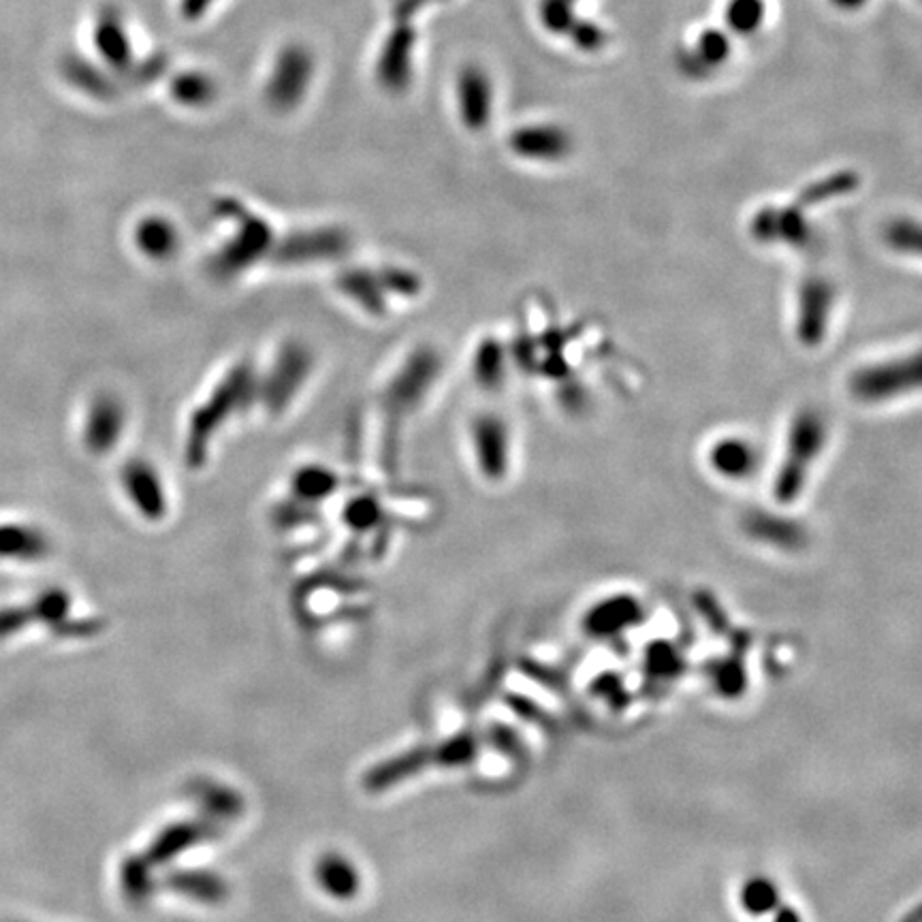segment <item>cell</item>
<instances>
[{
  "label": "cell",
  "instance_id": "cell-20",
  "mask_svg": "<svg viewBox=\"0 0 922 922\" xmlns=\"http://www.w3.org/2000/svg\"><path fill=\"white\" fill-rule=\"evenodd\" d=\"M336 286L346 300H350L359 310L370 316L387 314V293L378 280L376 270L368 268H346L338 273Z\"/></svg>",
  "mask_w": 922,
  "mask_h": 922
},
{
  "label": "cell",
  "instance_id": "cell-29",
  "mask_svg": "<svg viewBox=\"0 0 922 922\" xmlns=\"http://www.w3.org/2000/svg\"><path fill=\"white\" fill-rule=\"evenodd\" d=\"M473 376L482 389H498L507 378V352L498 340L480 341L473 357Z\"/></svg>",
  "mask_w": 922,
  "mask_h": 922
},
{
  "label": "cell",
  "instance_id": "cell-39",
  "mask_svg": "<svg viewBox=\"0 0 922 922\" xmlns=\"http://www.w3.org/2000/svg\"><path fill=\"white\" fill-rule=\"evenodd\" d=\"M571 33H573L575 43L579 47H583V50H589L592 52V50H598V47L605 45V33L598 26L589 24V22H581V24L573 22Z\"/></svg>",
  "mask_w": 922,
  "mask_h": 922
},
{
  "label": "cell",
  "instance_id": "cell-25",
  "mask_svg": "<svg viewBox=\"0 0 922 922\" xmlns=\"http://www.w3.org/2000/svg\"><path fill=\"white\" fill-rule=\"evenodd\" d=\"M170 890L202 903H220L227 899V882L209 871H177L165 882Z\"/></svg>",
  "mask_w": 922,
  "mask_h": 922
},
{
  "label": "cell",
  "instance_id": "cell-28",
  "mask_svg": "<svg viewBox=\"0 0 922 922\" xmlns=\"http://www.w3.org/2000/svg\"><path fill=\"white\" fill-rule=\"evenodd\" d=\"M425 762H427L425 751H410V753L398 756V758H389L366 775L364 784L370 792H382V790L406 780L409 775H414Z\"/></svg>",
  "mask_w": 922,
  "mask_h": 922
},
{
  "label": "cell",
  "instance_id": "cell-18",
  "mask_svg": "<svg viewBox=\"0 0 922 922\" xmlns=\"http://www.w3.org/2000/svg\"><path fill=\"white\" fill-rule=\"evenodd\" d=\"M133 241H135L137 250L148 261L167 263L177 254V250L182 246V236H180L175 223L170 220L167 216L148 214V216L139 218L135 231H133Z\"/></svg>",
  "mask_w": 922,
  "mask_h": 922
},
{
  "label": "cell",
  "instance_id": "cell-6",
  "mask_svg": "<svg viewBox=\"0 0 922 922\" xmlns=\"http://www.w3.org/2000/svg\"><path fill=\"white\" fill-rule=\"evenodd\" d=\"M316 58L304 43H286L265 79V99L273 111L289 113L297 109L314 82Z\"/></svg>",
  "mask_w": 922,
  "mask_h": 922
},
{
  "label": "cell",
  "instance_id": "cell-36",
  "mask_svg": "<svg viewBox=\"0 0 922 922\" xmlns=\"http://www.w3.org/2000/svg\"><path fill=\"white\" fill-rule=\"evenodd\" d=\"M728 54H730V41H728V36L722 33V31L709 29V31L701 34L698 45H696V56L707 67L722 65L728 58Z\"/></svg>",
  "mask_w": 922,
  "mask_h": 922
},
{
  "label": "cell",
  "instance_id": "cell-9",
  "mask_svg": "<svg viewBox=\"0 0 922 922\" xmlns=\"http://www.w3.org/2000/svg\"><path fill=\"white\" fill-rule=\"evenodd\" d=\"M835 302H837V293L828 280L816 275V278H807L801 284L799 295H796L794 329L803 346L814 348L826 338Z\"/></svg>",
  "mask_w": 922,
  "mask_h": 922
},
{
  "label": "cell",
  "instance_id": "cell-21",
  "mask_svg": "<svg viewBox=\"0 0 922 922\" xmlns=\"http://www.w3.org/2000/svg\"><path fill=\"white\" fill-rule=\"evenodd\" d=\"M95 47L102 61L113 68H127L133 61L129 29L113 9H105L95 24Z\"/></svg>",
  "mask_w": 922,
  "mask_h": 922
},
{
  "label": "cell",
  "instance_id": "cell-14",
  "mask_svg": "<svg viewBox=\"0 0 922 922\" xmlns=\"http://www.w3.org/2000/svg\"><path fill=\"white\" fill-rule=\"evenodd\" d=\"M512 152L528 161H541V163H555L568 156L573 148V139L553 124H536V127H523L511 135Z\"/></svg>",
  "mask_w": 922,
  "mask_h": 922
},
{
  "label": "cell",
  "instance_id": "cell-42",
  "mask_svg": "<svg viewBox=\"0 0 922 922\" xmlns=\"http://www.w3.org/2000/svg\"><path fill=\"white\" fill-rule=\"evenodd\" d=\"M831 2L844 11H854V9H860L867 0H831Z\"/></svg>",
  "mask_w": 922,
  "mask_h": 922
},
{
  "label": "cell",
  "instance_id": "cell-22",
  "mask_svg": "<svg viewBox=\"0 0 922 922\" xmlns=\"http://www.w3.org/2000/svg\"><path fill=\"white\" fill-rule=\"evenodd\" d=\"M209 835H214V826L205 820H197V822H180L167 826L156 842L150 846V850L145 853V858L150 865H161L167 863L173 856L197 846L199 842L207 839Z\"/></svg>",
  "mask_w": 922,
  "mask_h": 922
},
{
  "label": "cell",
  "instance_id": "cell-2",
  "mask_svg": "<svg viewBox=\"0 0 922 922\" xmlns=\"http://www.w3.org/2000/svg\"><path fill=\"white\" fill-rule=\"evenodd\" d=\"M828 443V427L818 410H799L785 432L784 455L773 478V498L780 505L796 502L812 478Z\"/></svg>",
  "mask_w": 922,
  "mask_h": 922
},
{
  "label": "cell",
  "instance_id": "cell-38",
  "mask_svg": "<svg viewBox=\"0 0 922 922\" xmlns=\"http://www.w3.org/2000/svg\"><path fill=\"white\" fill-rule=\"evenodd\" d=\"M541 15H543L546 29L553 33L571 31L575 22L573 11H571V0H543Z\"/></svg>",
  "mask_w": 922,
  "mask_h": 922
},
{
  "label": "cell",
  "instance_id": "cell-34",
  "mask_svg": "<svg viewBox=\"0 0 922 922\" xmlns=\"http://www.w3.org/2000/svg\"><path fill=\"white\" fill-rule=\"evenodd\" d=\"M856 184H858V177H856V173H850V171L828 175L826 180L816 182L814 186L805 188V193L801 195V204H818V202L831 199V197L846 195V193L856 188Z\"/></svg>",
  "mask_w": 922,
  "mask_h": 922
},
{
  "label": "cell",
  "instance_id": "cell-13",
  "mask_svg": "<svg viewBox=\"0 0 922 922\" xmlns=\"http://www.w3.org/2000/svg\"><path fill=\"white\" fill-rule=\"evenodd\" d=\"M751 236L764 243L805 246L810 241V225L801 211V205L782 209L764 207L753 216Z\"/></svg>",
  "mask_w": 922,
  "mask_h": 922
},
{
  "label": "cell",
  "instance_id": "cell-26",
  "mask_svg": "<svg viewBox=\"0 0 922 922\" xmlns=\"http://www.w3.org/2000/svg\"><path fill=\"white\" fill-rule=\"evenodd\" d=\"M50 543L43 532L29 525H2L0 528V555L18 560H41L47 555Z\"/></svg>",
  "mask_w": 922,
  "mask_h": 922
},
{
  "label": "cell",
  "instance_id": "cell-15",
  "mask_svg": "<svg viewBox=\"0 0 922 922\" xmlns=\"http://www.w3.org/2000/svg\"><path fill=\"white\" fill-rule=\"evenodd\" d=\"M457 107L470 131H482L491 118V84L485 70L466 67L457 75Z\"/></svg>",
  "mask_w": 922,
  "mask_h": 922
},
{
  "label": "cell",
  "instance_id": "cell-27",
  "mask_svg": "<svg viewBox=\"0 0 922 922\" xmlns=\"http://www.w3.org/2000/svg\"><path fill=\"white\" fill-rule=\"evenodd\" d=\"M170 93L173 101L182 107L204 109L216 99L218 86L204 70H186L173 79Z\"/></svg>",
  "mask_w": 922,
  "mask_h": 922
},
{
  "label": "cell",
  "instance_id": "cell-5",
  "mask_svg": "<svg viewBox=\"0 0 922 922\" xmlns=\"http://www.w3.org/2000/svg\"><path fill=\"white\" fill-rule=\"evenodd\" d=\"M921 359L919 355L892 357L865 364L848 376V395L863 406H885L919 391Z\"/></svg>",
  "mask_w": 922,
  "mask_h": 922
},
{
  "label": "cell",
  "instance_id": "cell-37",
  "mask_svg": "<svg viewBox=\"0 0 922 922\" xmlns=\"http://www.w3.org/2000/svg\"><path fill=\"white\" fill-rule=\"evenodd\" d=\"M885 239L888 246H892L899 252H912L914 257L919 254V225L914 220H892L888 225Z\"/></svg>",
  "mask_w": 922,
  "mask_h": 922
},
{
  "label": "cell",
  "instance_id": "cell-19",
  "mask_svg": "<svg viewBox=\"0 0 922 922\" xmlns=\"http://www.w3.org/2000/svg\"><path fill=\"white\" fill-rule=\"evenodd\" d=\"M707 459L717 477L737 482V480H746L756 473L758 451L746 438L728 436L714 443V446L709 448Z\"/></svg>",
  "mask_w": 922,
  "mask_h": 922
},
{
  "label": "cell",
  "instance_id": "cell-4",
  "mask_svg": "<svg viewBox=\"0 0 922 922\" xmlns=\"http://www.w3.org/2000/svg\"><path fill=\"white\" fill-rule=\"evenodd\" d=\"M216 214L220 218L234 220L236 231L209 259V272L214 278L223 282L234 280L246 270H250L254 263H259L261 259L272 254L275 234L265 218L246 209L234 199L218 202Z\"/></svg>",
  "mask_w": 922,
  "mask_h": 922
},
{
  "label": "cell",
  "instance_id": "cell-17",
  "mask_svg": "<svg viewBox=\"0 0 922 922\" xmlns=\"http://www.w3.org/2000/svg\"><path fill=\"white\" fill-rule=\"evenodd\" d=\"M412 47L414 33L412 29L404 26L391 33L387 43L382 45L376 70L382 88H387L389 93H402L409 88L412 77Z\"/></svg>",
  "mask_w": 922,
  "mask_h": 922
},
{
  "label": "cell",
  "instance_id": "cell-31",
  "mask_svg": "<svg viewBox=\"0 0 922 922\" xmlns=\"http://www.w3.org/2000/svg\"><path fill=\"white\" fill-rule=\"evenodd\" d=\"M764 20L762 0H730L726 7V24L737 34H750Z\"/></svg>",
  "mask_w": 922,
  "mask_h": 922
},
{
  "label": "cell",
  "instance_id": "cell-7",
  "mask_svg": "<svg viewBox=\"0 0 922 922\" xmlns=\"http://www.w3.org/2000/svg\"><path fill=\"white\" fill-rule=\"evenodd\" d=\"M314 370L310 346L289 340L275 355L270 372L259 378V400L270 414H282L297 398Z\"/></svg>",
  "mask_w": 922,
  "mask_h": 922
},
{
  "label": "cell",
  "instance_id": "cell-8",
  "mask_svg": "<svg viewBox=\"0 0 922 922\" xmlns=\"http://www.w3.org/2000/svg\"><path fill=\"white\" fill-rule=\"evenodd\" d=\"M352 246V239L341 227H310L286 234L273 241L270 259L278 265H316L341 259Z\"/></svg>",
  "mask_w": 922,
  "mask_h": 922
},
{
  "label": "cell",
  "instance_id": "cell-16",
  "mask_svg": "<svg viewBox=\"0 0 922 922\" xmlns=\"http://www.w3.org/2000/svg\"><path fill=\"white\" fill-rule=\"evenodd\" d=\"M70 596L63 589H47L29 607H13L0 611V639L15 634L33 621H47L54 628L67 617Z\"/></svg>",
  "mask_w": 922,
  "mask_h": 922
},
{
  "label": "cell",
  "instance_id": "cell-40",
  "mask_svg": "<svg viewBox=\"0 0 922 922\" xmlns=\"http://www.w3.org/2000/svg\"><path fill=\"white\" fill-rule=\"evenodd\" d=\"M218 0H180V13L186 22H199Z\"/></svg>",
  "mask_w": 922,
  "mask_h": 922
},
{
  "label": "cell",
  "instance_id": "cell-32",
  "mask_svg": "<svg viewBox=\"0 0 922 922\" xmlns=\"http://www.w3.org/2000/svg\"><path fill=\"white\" fill-rule=\"evenodd\" d=\"M382 512L384 511H382L378 498L370 496V493H364V496L352 498L346 505V509H344V521L352 530H357V532H368V530H372L375 525H378L382 521Z\"/></svg>",
  "mask_w": 922,
  "mask_h": 922
},
{
  "label": "cell",
  "instance_id": "cell-12",
  "mask_svg": "<svg viewBox=\"0 0 922 922\" xmlns=\"http://www.w3.org/2000/svg\"><path fill=\"white\" fill-rule=\"evenodd\" d=\"M127 427V406L113 393L93 400L84 423V444L93 455H107L116 448Z\"/></svg>",
  "mask_w": 922,
  "mask_h": 922
},
{
  "label": "cell",
  "instance_id": "cell-3",
  "mask_svg": "<svg viewBox=\"0 0 922 922\" xmlns=\"http://www.w3.org/2000/svg\"><path fill=\"white\" fill-rule=\"evenodd\" d=\"M443 372V357L432 346H419L410 352L400 370L391 376L382 393V410H384V459L391 462L395 432L400 430L402 421L423 404L432 387L436 384Z\"/></svg>",
  "mask_w": 922,
  "mask_h": 922
},
{
  "label": "cell",
  "instance_id": "cell-23",
  "mask_svg": "<svg viewBox=\"0 0 922 922\" xmlns=\"http://www.w3.org/2000/svg\"><path fill=\"white\" fill-rule=\"evenodd\" d=\"M316 880L325 892L336 899H350L359 892L361 878L357 869L340 856V854H325L316 865Z\"/></svg>",
  "mask_w": 922,
  "mask_h": 922
},
{
  "label": "cell",
  "instance_id": "cell-10",
  "mask_svg": "<svg viewBox=\"0 0 922 922\" xmlns=\"http://www.w3.org/2000/svg\"><path fill=\"white\" fill-rule=\"evenodd\" d=\"M478 470L487 480H502L511 466V432L502 416L482 412L470 425Z\"/></svg>",
  "mask_w": 922,
  "mask_h": 922
},
{
  "label": "cell",
  "instance_id": "cell-41",
  "mask_svg": "<svg viewBox=\"0 0 922 922\" xmlns=\"http://www.w3.org/2000/svg\"><path fill=\"white\" fill-rule=\"evenodd\" d=\"M682 67L685 68V73H690V75H694V77H698V75H703L705 73V68L707 65L696 56V52H685L682 56Z\"/></svg>",
  "mask_w": 922,
  "mask_h": 922
},
{
  "label": "cell",
  "instance_id": "cell-11",
  "mask_svg": "<svg viewBox=\"0 0 922 922\" xmlns=\"http://www.w3.org/2000/svg\"><path fill=\"white\" fill-rule=\"evenodd\" d=\"M127 498L148 521H161L167 514V491L159 470L143 457H133L120 473Z\"/></svg>",
  "mask_w": 922,
  "mask_h": 922
},
{
  "label": "cell",
  "instance_id": "cell-24",
  "mask_svg": "<svg viewBox=\"0 0 922 922\" xmlns=\"http://www.w3.org/2000/svg\"><path fill=\"white\" fill-rule=\"evenodd\" d=\"M340 487L338 475L321 464H307L302 466L291 480V491L297 502L304 505H318L327 500L336 489Z\"/></svg>",
  "mask_w": 922,
  "mask_h": 922
},
{
  "label": "cell",
  "instance_id": "cell-30",
  "mask_svg": "<svg viewBox=\"0 0 922 922\" xmlns=\"http://www.w3.org/2000/svg\"><path fill=\"white\" fill-rule=\"evenodd\" d=\"M197 796L205 810L216 818H236L241 814V796L227 785L207 784L197 788Z\"/></svg>",
  "mask_w": 922,
  "mask_h": 922
},
{
  "label": "cell",
  "instance_id": "cell-35",
  "mask_svg": "<svg viewBox=\"0 0 922 922\" xmlns=\"http://www.w3.org/2000/svg\"><path fill=\"white\" fill-rule=\"evenodd\" d=\"M122 887H124V892L131 897V899H143L148 892H150V887H152V878H150V863H148V858L143 856H139V858H129L127 863H124V867H122Z\"/></svg>",
  "mask_w": 922,
  "mask_h": 922
},
{
  "label": "cell",
  "instance_id": "cell-33",
  "mask_svg": "<svg viewBox=\"0 0 922 922\" xmlns=\"http://www.w3.org/2000/svg\"><path fill=\"white\" fill-rule=\"evenodd\" d=\"M376 273H378V280H380L387 295L393 293L398 297L410 300V297H416L423 289V282L416 273L404 270V268H398V265H382V268L376 270Z\"/></svg>",
  "mask_w": 922,
  "mask_h": 922
},
{
  "label": "cell",
  "instance_id": "cell-1",
  "mask_svg": "<svg viewBox=\"0 0 922 922\" xmlns=\"http://www.w3.org/2000/svg\"><path fill=\"white\" fill-rule=\"evenodd\" d=\"M254 400H259V375L248 361H243L220 378L209 398L191 414L184 443L186 466L193 470L202 468L207 459L209 443L218 430L231 416L250 409Z\"/></svg>",
  "mask_w": 922,
  "mask_h": 922
}]
</instances>
